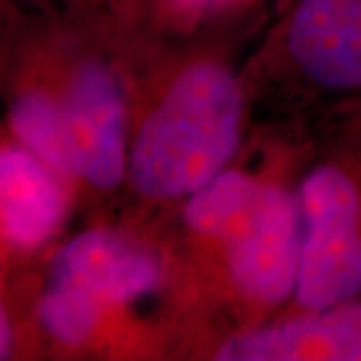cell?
Instances as JSON below:
<instances>
[{
	"label": "cell",
	"instance_id": "1",
	"mask_svg": "<svg viewBox=\"0 0 361 361\" xmlns=\"http://www.w3.org/2000/svg\"><path fill=\"white\" fill-rule=\"evenodd\" d=\"M113 23V20H111ZM115 30L129 80V149L115 215L171 225L180 205L243 153L255 101L241 39L149 44Z\"/></svg>",
	"mask_w": 361,
	"mask_h": 361
},
{
	"label": "cell",
	"instance_id": "5",
	"mask_svg": "<svg viewBox=\"0 0 361 361\" xmlns=\"http://www.w3.org/2000/svg\"><path fill=\"white\" fill-rule=\"evenodd\" d=\"M299 207L301 265L285 311L323 310L361 297V133L317 130L299 177Z\"/></svg>",
	"mask_w": 361,
	"mask_h": 361
},
{
	"label": "cell",
	"instance_id": "2",
	"mask_svg": "<svg viewBox=\"0 0 361 361\" xmlns=\"http://www.w3.org/2000/svg\"><path fill=\"white\" fill-rule=\"evenodd\" d=\"M59 59L66 145L85 221L115 215L129 149V80L109 14L90 0L44 6Z\"/></svg>",
	"mask_w": 361,
	"mask_h": 361
},
{
	"label": "cell",
	"instance_id": "6",
	"mask_svg": "<svg viewBox=\"0 0 361 361\" xmlns=\"http://www.w3.org/2000/svg\"><path fill=\"white\" fill-rule=\"evenodd\" d=\"M171 225H145L109 215L65 235L44 265L49 283L77 287L113 303H159L171 275Z\"/></svg>",
	"mask_w": 361,
	"mask_h": 361
},
{
	"label": "cell",
	"instance_id": "4",
	"mask_svg": "<svg viewBox=\"0 0 361 361\" xmlns=\"http://www.w3.org/2000/svg\"><path fill=\"white\" fill-rule=\"evenodd\" d=\"M243 73L257 109L313 129L329 111L361 99V0H291Z\"/></svg>",
	"mask_w": 361,
	"mask_h": 361
},
{
	"label": "cell",
	"instance_id": "7",
	"mask_svg": "<svg viewBox=\"0 0 361 361\" xmlns=\"http://www.w3.org/2000/svg\"><path fill=\"white\" fill-rule=\"evenodd\" d=\"M78 213L77 189L18 141L0 130V277L42 265Z\"/></svg>",
	"mask_w": 361,
	"mask_h": 361
},
{
	"label": "cell",
	"instance_id": "12",
	"mask_svg": "<svg viewBox=\"0 0 361 361\" xmlns=\"http://www.w3.org/2000/svg\"><path fill=\"white\" fill-rule=\"evenodd\" d=\"M317 129H349L361 133V99L349 101L329 111L317 123Z\"/></svg>",
	"mask_w": 361,
	"mask_h": 361
},
{
	"label": "cell",
	"instance_id": "13",
	"mask_svg": "<svg viewBox=\"0 0 361 361\" xmlns=\"http://www.w3.org/2000/svg\"><path fill=\"white\" fill-rule=\"evenodd\" d=\"M52 0H0V23L8 25L18 18H23L25 14L37 13L40 8H44L47 4H51Z\"/></svg>",
	"mask_w": 361,
	"mask_h": 361
},
{
	"label": "cell",
	"instance_id": "10",
	"mask_svg": "<svg viewBox=\"0 0 361 361\" xmlns=\"http://www.w3.org/2000/svg\"><path fill=\"white\" fill-rule=\"evenodd\" d=\"M273 0H121L106 13L125 37L149 44L243 39Z\"/></svg>",
	"mask_w": 361,
	"mask_h": 361
},
{
	"label": "cell",
	"instance_id": "9",
	"mask_svg": "<svg viewBox=\"0 0 361 361\" xmlns=\"http://www.w3.org/2000/svg\"><path fill=\"white\" fill-rule=\"evenodd\" d=\"M191 361H361V297L213 337Z\"/></svg>",
	"mask_w": 361,
	"mask_h": 361
},
{
	"label": "cell",
	"instance_id": "8",
	"mask_svg": "<svg viewBox=\"0 0 361 361\" xmlns=\"http://www.w3.org/2000/svg\"><path fill=\"white\" fill-rule=\"evenodd\" d=\"M47 360L167 361L169 339L157 313L113 303L77 287L49 283L40 295ZM171 361V360H169Z\"/></svg>",
	"mask_w": 361,
	"mask_h": 361
},
{
	"label": "cell",
	"instance_id": "14",
	"mask_svg": "<svg viewBox=\"0 0 361 361\" xmlns=\"http://www.w3.org/2000/svg\"><path fill=\"white\" fill-rule=\"evenodd\" d=\"M90 2H94L99 8H103L104 13H113L116 6H118L121 0H90Z\"/></svg>",
	"mask_w": 361,
	"mask_h": 361
},
{
	"label": "cell",
	"instance_id": "11",
	"mask_svg": "<svg viewBox=\"0 0 361 361\" xmlns=\"http://www.w3.org/2000/svg\"><path fill=\"white\" fill-rule=\"evenodd\" d=\"M44 265L47 261L11 277H0V361L47 360L40 325Z\"/></svg>",
	"mask_w": 361,
	"mask_h": 361
},
{
	"label": "cell",
	"instance_id": "15",
	"mask_svg": "<svg viewBox=\"0 0 361 361\" xmlns=\"http://www.w3.org/2000/svg\"><path fill=\"white\" fill-rule=\"evenodd\" d=\"M289 2H291V0H273V16L281 13Z\"/></svg>",
	"mask_w": 361,
	"mask_h": 361
},
{
	"label": "cell",
	"instance_id": "3",
	"mask_svg": "<svg viewBox=\"0 0 361 361\" xmlns=\"http://www.w3.org/2000/svg\"><path fill=\"white\" fill-rule=\"evenodd\" d=\"M255 139L257 197L223 271L211 329L189 348L185 361L213 337L271 322L295 295L303 241L299 177L317 133L301 123L273 121L255 125Z\"/></svg>",
	"mask_w": 361,
	"mask_h": 361
}]
</instances>
